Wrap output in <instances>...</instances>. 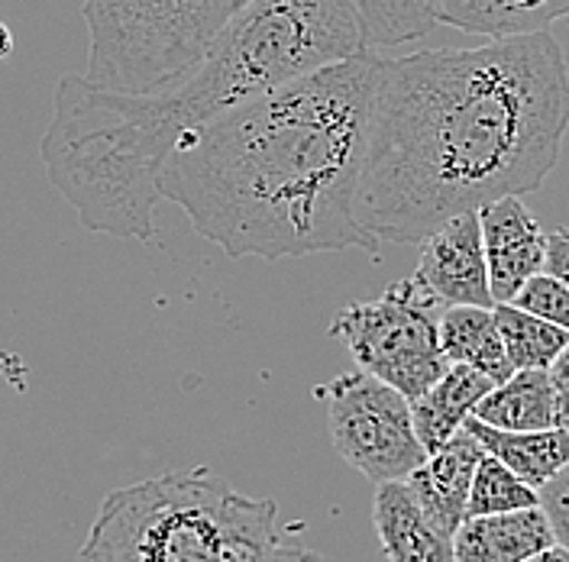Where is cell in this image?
<instances>
[{"instance_id": "cell-27", "label": "cell", "mask_w": 569, "mask_h": 562, "mask_svg": "<svg viewBox=\"0 0 569 562\" xmlns=\"http://www.w3.org/2000/svg\"><path fill=\"white\" fill-rule=\"evenodd\" d=\"M259 562H327L320 553L315 550H305V546H288V543H272L266 553H262V560Z\"/></svg>"}, {"instance_id": "cell-12", "label": "cell", "mask_w": 569, "mask_h": 562, "mask_svg": "<svg viewBox=\"0 0 569 562\" xmlns=\"http://www.w3.org/2000/svg\"><path fill=\"white\" fill-rule=\"evenodd\" d=\"M372 524L389 562H457L453 536L427 518L405 479L376 485Z\"/></svg>"}, {"instance_id": "cell-14", "label": "cell", "mask_w": 569, "mask_h": 562, "mask_svg": "<svg viewBox=\"0 0 569 562\" xmlns=\"http://www.w3.org/2000/svg\"><path fill=\"white\" fill-rule=\"evenodd\" d=\"M430 10L443 27L501 39L550 30L569 17V0H430Z\"/></svg>"}, {"instance_id": "cell-1", "label": "cell", "mask_w": 569, "mask_h": 562, "mask_svg": "<svg viewBox=\"0 0 569 562\" xmlns=\"http://www.w3.org/2000/svg\"><path fill=\"white\" fill-rule=\"evenodd\" d=\"M567 133L569 66L550 30L379 59L356 217L379 243H421L457 213L537 191Z\"/></svg>"}, {"instance_id": "cell-24", "label": "cell", "mask_w": 569, "mask_h": 562, "mask_svg": "<svg viewBox=\"0 0 569 562\" xmlns=\"http://www.w3.org/2000/svg\"><path fill=\"white\" fill-rule=\"evenodd\" d=\"M537 504L547 514L553 540L569 550V465H563L547 485L537 489Z\"/></svg>"}, {"instance_id": "cell-17", "label": "cell", "mask_w": 569, "mask_h": 562, "mask_svg": "<svg viewBox=\"0 0 569 562\" xmlns=\"http://www.w3.org/2000/svg\"><path fill=\"white\" fill-rule=\"evenodd\" d=\"M476 421L498 430H547L557 426L553 385L547 369H515L505 382H496L489 394L472 408Z\"/></svg>"}, {"instance_id": "cell-2", "label": "cell", "mask_w": 569, "mask_h": 562, "mask_svg": "<svg viewBox=\"0 0 569 562\" xmlns=\"http://www.w3.org/2000/svg\"><path fill=\"white\" fill-rule=\"evenodd\" d=\"M376 69L366 52L217 113L172 152L159 198L230 259L379 255L356 217Z\"/></svg>"}, {"instance_id": "cell-15", "label": "cell", "mask_w": 569, "mask_h": 562, "mask_svg": "<svg viewBox=\"0 0 569 562\" xmlns=\"http://www.w3.org/2000/svg\"><path fill=\"white\" fill-rule=\"evenodd\" d=\"M489 456L505 462L521 482L531 489L547 485L563 465H569V430L547 426V430H498L489 423L466 418L462 423Z\"/></svg>"}, {"instance_id": "cell-4", "label": "cell", "mask_w": 569, "mask_h": 562, "mask_svg": "<svg viewBox=\"0 0 569 562\" xmlns=\"http://www.w3.org/2000/svg\"><path fill=\"white\" fill-rule=\"evenodd\" d=\"M372 52L350 0H249L176 98L191 127L305 74Z\"/></svg>"}, {"instance_id": "cell-18", "label": "cell", "mask_w": 569, "mask_h": 562, "mask_svg": "<svg viewBox=\"0 0 569 562\" xmlns=\"http://www.w3.org/2000/svg\"><path fill=\"white\" fill-rule=\"evenodd\" d=\"M437 333H440L443 355L450 362L472 365V369L486 372L492 382H505L515 372L505 355V347H501V333H498L492 308H479V304L443 308L440 320H437Z\"/></svg>"}, {"instance_id": "cell-22", "label": "cell", "mask_w": 569, "mask_h": 562, "mask_svg": "<svg viewBox=\"0 0 569 562\" xmlns=\"http://www.w3.org/2000/svg\"><path fill=\"white\" fill-rule=\"evenodd\" d=\"M74 562H146L140 543L133 536V528L113 492L104 498Z\"/></svg>"}, {"instance_id": "cell-11", "label": "cell", "mask_w": 569, "mask_h": 562, "mask_svg": "<svg viewBox=\"0 0 569 562\" xmlns=\"http://www.w3.org/2000/svg\"><path fill=\"white\" fill-rule=\"evenodd\" d=\"M482 456V443L460 426L443 446L427 453L425 462L405 479L427 518L450 536L466 521V498L472 485V472Z\"/></svg>"}, {"instance_id": "cell-21", "label": "cell", "mask_w": 569, "mask_h": 562, "mask_svg": "<svg viewBox=\"0 0 569 562\" xmlns=\"http://www.w3.org/2000/svg\"><path fill=\"white\" fill-rule=\"evenodd\" d=\"M537 504V489L521 482L505 462L496 456L479 459L472 472V485L466 498V518H482V514H505V511H521Z\"/></svg>"}, {"instance_id": "cell-6", "label": "cell", "mask_w": 569, "mask_h": 562, "mask_svg": "<svg viewBox=\"0 0 569 562\" xmlns=\"http://www.w3.org/2000/svg\"><path fill=\"white\" fill-rule=\"evenodd\" d=\"M249 0H84L88 78L133 94L176 88Z\"/></svg>"}, {"instance_id": "cell-8", "label": "cell", "mask_w": 569, "mask_h": 562, "mask_svg": "<svg viewBox=\"0 0 569 562\" xmlns=\"http://www.w3.org/2000/svg\"><path fill=\"white\" fill-rule=\"evenodd\" d=\"M315 394L327 401L333 450L369 482H401L425 462L411 401L401 391L359 369L315 388Z\"/></svg>"}, {"instance_id": "cell-28", "label": "cell", "mask_w": 569, "mask_h": 562, "mask_svg": "<svg viewBox=\"0 0 569 562\" xmlns=\"http://www.w3.org/2000/svg\"><path fill=\"white\" fill-rule=\"evenodd\" d=\"M525 562H569V550L567 546H560V543H553V546H547V550L533 553L531 560H525Z\"/></svg>"}, {"instance_id": "cell-7", "label": "cell", "mask_w": 569, "mask_h": 562, "mask_svg": "<svg viewBox=\"0 0 569 562\" xmlns=\"http://www.w3.org/2000/svg\"><path fill=\"white\" fill-rule=\"evenodd\" d=\"M440 311L443 304L411 275L391 281L376 301L343 308L330 333L343 340L362 372L415 401L450 365L437 333Z\"/></svg>"}, {"instance_id": "cell-5", "label": "cell", "mask_w": 569, "mask_h": 562, "mask_svg": "<svg viewBox=\"0 0 569 562\" xmlns=\"http://www.w3.org/2000/svg\"><path fill=\"white\" fill-rule=\"evenodd\" d=\"M146 562H259L276 543V504L184 469L117 489Z\"/></svg>"}, {"instance_id": "cell-9", "label": "cell", "mask_w": 569, "mask_h": 562, "mask_svg": "<svg viewBox=\"0 0 569 562\" xmlns=\"http://www.w3.org/2000/svg\"><path fill=\"white\" fill-rule=\"evenodd\" d=\"M415 279L443 304H479L496 308L489 288V265L482 249L479 211H462L440 227H433L421 240Z\"/></svg>"}, {"instance_id": "cell-20", "label": "cell", "mask_w": 569, "mask_h": 562, "mask_svg": "<svg viewBox=\"0 0 569 562\" xmlns=\"http://www.w3.org/2000/svg\"><path fill=\"white\" fill-rule=\"evenodd\" d=\"M372 49H395L427 36L437 20L430 0H350Z\"/></svg>"}, {"instance_id": "cell-13", "label": "cell", "mask_w": 569, "mask_h": 562, "mask_svg": "<svg viewBox=\"0 0 569 562\" xmlns=\"http://www.w3.org/2000/svg\"><path fill=\"white\" fill-rule=\"evenodd\" d=\"M553 530L540 504L466 518L453 533V560L457 562H525L533 553L553 546Z\"/></svg>"}, {"instance_id": "cell-29", "label": "cell", "mask_w": 569, "mask_h": 562, "mask_svg": "<svg viewBox=\"0 0 569 562\" xmlns=\"http://www.w3.org/2000/svg\"><path fill=\"white\" fill-rule=\"evenodd\" d=\"M10 56H13V33H10L7 23H0V62L10 59Z\"/></svg>"}, {"instance_id": "cell-3", "label": "cell", "mask_w": 569, "mask_h": 562, "mask_svg": "<svg viewBox=\"0 0 569 562\" xmlns=\"http://www.w3.org/2000/svg\"><path fill=\"white\" fill-rule=\"evenodd\" d=\"M188 133L172 88L133 94L66 74L39 152L52 188L84 230L152 243L159 175Z\"/></svg>"}, {"instance_id": "cell-19", "label": "cell", "mask_w": 569, "mask_h": 562, "mask_svg": "<svg viewBox=\"0 0 569 562\" xmlns=\"http://www.w3.org/2000/svg\"><path fill=\"white\" fill-rule=\"evenodd\" d=\"M501 333V347L511 362V369H550L553 359L569 343L563 327L550 323L547 317L531 314L518 304H496L492 308Z\"/></svg>"}, {"instance_id": "cell-23", "label": "cell", "mask_w": 569, "mask_h": 562, "mask_svg": "<svg viewBox=\"0 0 569 562\" xmlns=\"http://www.w3.org/2000/svg\"><path fill=\"white\" fill-rule=\"evenodd\" d=\"M511 304H518V308H525V311H531V314L547 317L550 323L563 327L569 333V288H563L557 279H550L547 272L533 275V279L515 294Z\"/></svg>"}, {"instance_id": "cell-10", "label": "cell", "mask_w": 569, "mask_h": 562, "mask_svg": "<svg viewBox=\"0 0 569 562\" xmlns=\"http://www.w3.org/2000/svg\"><path fill=\"white\" fill-rule=\"evenodd\" d=\"M479 227H482L492 301L508 304L533 275L543 272L547 233L540 220L525 208L521 194H505L482 204Z\"/></svg>"}, {"instance_id": "cell-26", "label": "cell", "mask_w": 569, "mask_h": 562, "mask_svg": "<svg viewBox=\"0 0 569 562\" xmlns=\"http://www.w3.org/2000/svg\"><path fill=\"white\" fill-rule=\"evenodd\" d=\"M550 385H553V408H557V426L569 430V343L563 352L553 359V365L547 369Z\"/></svg>"}, {"instance_id": "cell-16", "label": "cell", "mask_w": 569, "mask_h": 562, "mask_svg": "<svg viewBox=\"0 0 569 562\" xmlns=\"http://www.w3.org/2000/svg\"><path fill=\"white\" fill-rule=\"evenodd\" d=\"M492 385L496 382L486 372H479L472 365L450 362L447 372L427 388L421 398L411 401L415 430H418V440L427 453L443 446L460 430L466 418L472 414V408L482 401V394H489Z\"/></svg>"}, {"instance_id": "cell-25", "label": "cell", "mask_w": 569, "mask_h": 562, "mask_svg": "<svg viewBox=\"0 0 569 562\" xmlns=\"http://www.w3.org/2000/svg\"><path fill=\"white\" fill-rule=\"evenodd\" d=\"M543 272L569 288V227H557L547 233V255H543Z\"/></svg>"}]
</instances>
